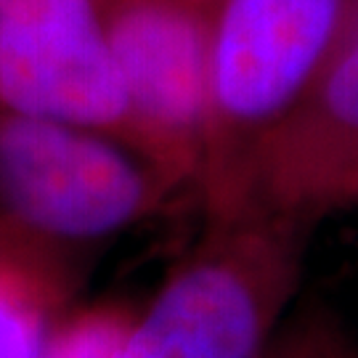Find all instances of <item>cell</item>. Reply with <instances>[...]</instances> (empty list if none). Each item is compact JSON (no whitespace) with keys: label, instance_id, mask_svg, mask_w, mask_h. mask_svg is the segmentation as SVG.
<instances>
[{"label":"cell","instance_id":"7","mask_svg":"<svg viewBox=\"0 0 358 358\" xmlns=\"http://www.w3.org/2000/svg\"><path fill=\"white\" fill-rule=\"evenodd\" d=\"M53 279L19 244L0 242V358H45Z\"/></svg>","mask_w":358,"mask_h":358},{"label":"cell","instance_id":"3","mask_svg":"<svg viewBox=\"0 0 358 358\" xmlns=\"http://www.w3.org/2000/svg\"><path fill=\"white\" fill-rule=\"evenodd\" d=\"M0 106L6 115L77 128L130 120L128 93L96 0L0 6Z\"/></svg>","mask_w":358,"mask_h":358},{"label":"cell","instance_id":"8","mask_svg":"<svg viewBox=\"0 0 358 358\" xmlns=\"http://www.w3.org/2000/svg\"><path fill=\"white\" fill-rule=\"evenodd\" d=\"M130 327L128 316L115 308L77 313L51 337L45 358H117Z\"/></svg>","mask_w":358,"mask_h":358},{"label":"cell","instance_id":"5","mask_svg":"<svg viewBox=\"0 0 358 358\" xmlns=\"http://www.w3.org/2000/svg\"><path fill=\"white\" fill-rule=\"evenodd\" d=\"M358 167V6L329 59L292 112L276 122L257 165L247 170L231 213L329 210Z\"/></svg>","mask_w":358,"mask_h":358},{"label":"cell","instance_id":"10","mask_svg":"<svg viewBox=\"0 0 358 358\" xmlns=\"http://www.w3.org/2000/svg\"><path fill=\"white\" fill-rule=\"evenodd\" d=\"M358 202V167L348 176L345 180H343V186L334 192L332 196V205H329V210L332 207H345V205H356Z\"/></svg>","mask_w":358,"mask_h":358},{"label":"cell","instance_id":"6","mask_svg":"<svg viewBox=\"0 0 358 358\" xmlns=\"http://www.w3.org/2000/svg\"><path fill=\"white\" fill-rule=\"evenodd\" d=\"M136 120L173 167H186L210 115V35L173 3H133L106 24Z\"/></svg>","mask_w":358,"mask_h":358},{"label":"cell","instance_id":"1","mask_svg":"<svg viewBox=\"0 0 358 358\" xmlns=\"http://www.w3.org/2000/svg\"><path fill=\"white\" fill-rule=\"evenodd\" d=\"M217 234L180 266L117 358H255L303 260L306 217L217 215Z\"/></svg>","mask_w":358,"mask_h":358},{"label":"cell","instance_id":"9","mask_svg":"<svg viewBox=\"0 0 358 358\" xmlns=\"http://www.w3.org/2000/svg\"><path fill=\"white\" fill-rule=\"evenodd\" d=\"M255 358H356L348 343L324 324H306Z\"/></svg>","mask_w":358,"mask_h":358},{"label":"cell","instance_id":"2","mask_svg":"<svg viewBox=\"0 0 358 358\" xmlns=\"http://www.w3.org/2000/svg\"><path fill=\"white\" fill-rule=\"evenodd\" d=\"M0 196L27 231L93 239L149 210L154 189L128 154L88 128L6 115Z\"/></svg>","mask_w":358,"mask_h":358},{"label":"cell","instance_id":"11","mask_svg":"<svg viewBox=\"0 0 358 358\" xmlns=\"http://www.w3.org/2000/svg\"><path fill=\"white\" fill-rule=\"evenodd\" d=\"M3 3H6V0H0V6H3Z\"/></svg>","mask_w":358,"mask_h":358},{"label":"cell","instance_id":"4","mask_svg":"<svg viewBox=\"0 0 358 358\" xmlns=\"http://www.w3.org/2000/svg\"><path fill=\"white\" fill-rule=\"evenodd\" d=\"M350 0H226L210 35V109L234 128H273L316 80Z\"/></svg>","mask_w":358,"mask_h":358}]
</instances>
